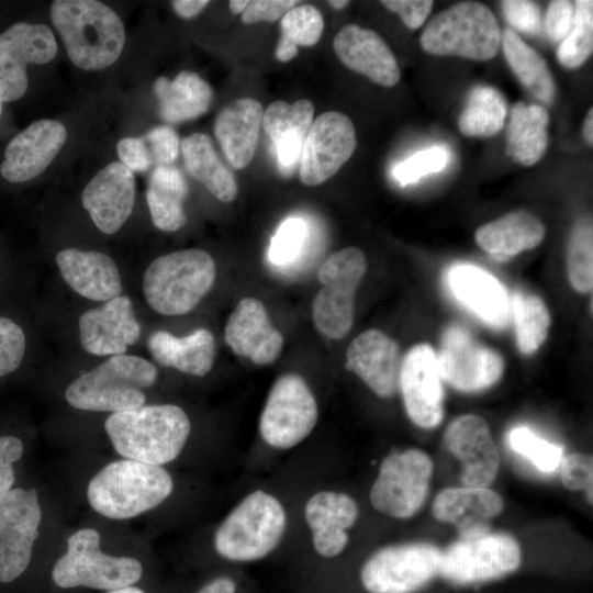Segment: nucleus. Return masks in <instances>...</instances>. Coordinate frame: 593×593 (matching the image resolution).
Instances as JSON below:
<instances>
[{"instance_id":"393cba45","label":"nucleus","mask_w":593,"mask_h":593,"mask_svg":"<svg viewBox=\"0 0 593 593\" xmlns=\"http://www.w3.org/2000/svg\"><path fill=\"white\" fill-rule=\"evenodd\" d=\"M359 517V506L348 494L320 491L304 506V518L317 555L334 558L346 548L351 528Z\"/></svg>"},{"instance_id":"6ab92c4d","label":"nucleus","mask_w":593,"mask_h":593,"mask_svg":"<svg viewBox=\"0 0 593 593\" xmlns=\"http://www.w3.org/2000/svg\"><path fill=\"white\" fill-rule=\"evenodd\" d=\"M444 443L462 465L463 485L488 488L495 480L500 454L482 417L467 414L455 418L445 432Z\"/></svg>"},{"instance_id":"423d86ee","label":"nucleus","mask_w":593,"mask_h":593,"mask_svg":"<svg viewBox=\"0 0 593 593\" xmlns=\"http://www.w3.org/2000/svg\"><path fill=\"white\" fill-rule=\"evenodd\" d=\"M287 529V513L272 494H247L223 519L214 534V548L224 559L250 562L270 555Z\"/></svg>"},{"instance_id":"7c9ffc66","label":"nucleus","mask_w":593,"mask_h":593,"mask_svg":"<svg viewBox=\"0 0 593 593\" xmlns=\"http://www.w3.org/2000/svg\"><path fill=\"white\" fill-rule=\"evenodd\" d=\"M313 118L314 105L306 99L291 104L277 100L264 111L262 126L275 144L278 161L283 169H292L300 163Z\"/></svg>"},{"instance_id":"bf43d9fd","label":"nucleus","mask_w":593,"mask_h":593,"mask_svg":"<svg viewBox=\"0 0 593 593\" xmlns=\"http://www.w3.org/2000/svg\"><path fill=\"white\" fill-rule=\"evenodd\" d=\"M236 582L230 577H217L205 585H203L197 593H236Z\"/></svg>"},{"instance_id":"680f3d73","label":"nucleus","mask_w":593,"mask_h":593,"mask_svg":"<svg viewBox=\"0 0 593 593\" xmlns=\"http://www.w3.org/2000/svg\"><path fill=\"white\" fill-rule=\"evenodd\" d=\"M248 4L247 0H232L228 2V8L232 13L238 14L243 13Z\"/></svg>"},{"instance_id":"c85d7f7f","label":"nucleus","mask_w":593,"mask_h":593,"mask_svg":"<svg viewBox=\"0 0 593 593\" xmlns=\"http://www.w3.org/2000/svg\"><path fill=\"white\" fill-rule=\"evenodd\" d=\"M56 264L66 283L86 299L107 302L121 295L119 268L103 253L67 248L56 255Z\"/></svg>"},{"instance_id":"1a4fd4ad","label":"nucleus","mask_w":593,"mask_h":593,"mask_svg":"<svg viewBox=\"0 0 593 593\" xmlns=\"http://www.w3.org/2000/svg\"><path fill=\"white\" fill-rule=\"evenodd\" d=\"M366 270V256L356 247L343 248L321 265L317 279L322 288L312 303V318L320 334L329 339H342L349 333L355 293Z\"/></svg>"},{"instance_id":"f257e3e1","label":"nucleus","mask_w":593,"mask_h":593,"mask_svg":"<svg viewBox=\"0 0 593 593\" xmlns=\"http://www.w3.org/2000/svg\"><path fill=\"white\" fill-rule=\"evenodd\" d=\"M104 428L116 452L125 459L161 466L180 455L191 424L181 407L155 404L112 413Z\"/></svg>"},{"instance_id":"f3484780","label":"nucleus","mask_w":593,"mask_h":593,"mask_svg":"<svg viewBox=\"0 0 593 593\" xmlns=\"http://www.w3.org/2000/svg\"><path fill=\"white\" fill-rule=\"evenodd\" d=\"M57 44L45 24L18 22L0 33V102L20 99L27 89L26 66L47 64Z\"/></svg>"},{"instance_id":"c9c22d12","label":"nucleus","mask_w":593,"mask_h":593,"mask_svg":"<svg viewBox=\"0 0 593 593\" xmlns=\"http://www.w3.org/2000/svg\"><path fill=\"white\" fill-rule=\"evenodd\" d=\"M180 149L188 174L217 200L230 203L236 198V180L221 161L209 135L191 134L181 142Z\"/></svg>"},{"instance_id":"0e129e2a","label":"nucleus","mask_w":593,"mask_h":593,"mask_svg":"<svg viewBox=\"0 0 593 593\" xmlns=\"http://www.w3.org/2000/svg\"><path fill=\"white\" fill-rule=\"evenodd\" d=\"M328 4L331 7H333L334 9H336V10H342V9H344L345 7H347L349 4V1H346V0H332V1H328Z\"/></svg>"},{"instance_id":"ddd939ff","label":"nucleus","mask_w":593,"mask_h":593,"mask_svg":"<svg viewBox=\"0 0 593 593\" xmlns=\"http://www.w3.org/2000/svg\"><path fill=\"white\" fill-rule=\"evenodd\" d=\"M440 557L429 542L389 545L366 560L360 581L369 593H415L438 575Z\"/></svg>"},{"instance_id":"864d4df0","label":"nucleus","mask_w":593,"mask_h":593,"mask_svg":"<svg viewBox=\"0 0 593 593\" xmlns=\"http://www.w3.org/2000/svg\"><path fill=\"white\" fill-rule=\"evenodd\" d=\"M23 455V443L12 435L0 436V500L12 490L13 462Z\"/></svg>"},{"instance_id":"603ef678","label":"nucleus","mask_w":593,"mask_h":593,"mask_svg":"<svg viewBox=\"0 0 593 593\" xmlns=\"http://www.w3.org/2000/svg\"><path fill=\"white\" fill-rule=\"evenodd\" d=\"M574 20V5L567 0L550 2L544 20V29L551 42L561 43L570 33Z\"/></svg>"},{"instance_id":"412c9836","label":"nucleus","mask_w":593,"mask_h":593,"mask_svg":"<svg viewBox=\"0 0 593 593\" xmlns=\"http://www.w3.org/2000/svg\"><path fill=\"white\" fill-rule=\"evenodd\" d=\"M401 363L396 342L376 328L360 333L346 350L345 368L383 399L393 396L399 390Z\"/></svg>"},{"instance_id":"37998d69","label":"nucleus","mask_w":593,"mask_h":593,"mask_svg":"<svg viewBox=\"0 0 593 593\" xmlns=\"http://www.w3.org/2000/svg\"><path fill=\"white\" fill-rule=\"evenodd\" d=\"M593 51V2L579 0L574 5L573 25L557 49L559 63L569 69L582 66Z\"/></svg>"},{"instance_id":"3c124183","label":"nucleus","mask_w":593,"mask_h":593,"mask_svg":"<svg viewBox=\"0 0 593 593\" xmlns=\"http://www.w3.org/2000/svg\"><path fill=\"white\" fill-rule=\"evenodd\" d=\"M145 142L153 163L168 166L176 160L179 154V136L170 126H157L148 132Z\"/></svg>"},{"instance_id":"20e7f679","label":"nucleus","mask_w":593,"mask_h":593,"mask_svg":"<svg viewBox=\"0 0 593 593\" xmlns=\"http://www.w3.org/2000/svg\"><path fill=\"white\" fill-rule=\"evenodd\" d=\"M157 378L155 365L139 356H111L74 380L65 399L70 406L83 411L131 410L144 405V390L155 384Z\"/></svg>"},{"instance_id":"0eeeda50","label":"nucleus","mask_w":593,"mask_h":593,"mask_svg":"<svg viewBox=\"0 0 593 593\" xmlns=\"http://www.w3.org/2000/svg\"><path fill=\"white\" fill-rule=\"evenodd\" d=\"M501 38L492 11L482 3L463 1L438 13L423 31L419 43L432 55L484 61L495 57Z\"/></svg>"},{"instance_id":"a19ab883","label":"nucleus","mask_w":593,"mask_h":593,"mask_svg":"<svg viewBox=\"0 0 593 593\" xmlns=\"http://www.w3.org/2000/svg\"><path fill=\"white\" fill-rule=\"evenodd\" d=\"M515 336L519 351L534 354L547 337L550 314L537 295L515 292L511 300Z\"/></svg>"},{"instance_id":"f03ea898","label":"nucleus","mask_w":593,"mask_h":593,"mask_svg":"<svg viewBox=\"0 0 593 593\" xmlns=\"http://www.w3.org/2000/svg\"><path fill=\"white\" fill-rule=\"evenodd\" d=\"M52 22L71 63L85 70H100L120 57L125 30L120 16L96 0H56Z\"/></svg>"},{"instance_id":"e2e57ef3","label":"nucleus","mask_w":593,"mask_h":593,"mask_svg":"<svg viewBox=\"0 0 593 593\" xmlns=\"http://www.w3.org/2000/svg\"><path fill=\"white\" fill-rule=\"evenodd\" d=\"M107 593H145V592L141 590L139 588L131 585V586H126L122 589L111 590V591H108Z\"/></svg>"},{"instance_id":"39448f33","label":"nucleus","mask_w":593,"mask_h":593,"mask_svg":"<svg viewBox=\"0 0 593 593\" xmlns=\"http://www.w3.org/2000/svg\"><path fill=\"white\" fill-rule=\"evenodd\" d=\"M215 277V261L208 251L177 250L149 264L143 277V293L155 312L166 316L183 315L212 289Z\"/></svg>"},{"instance_id":"8fccbe9b","label":"nucleus","mask_w":593,"mask_h":593,"mask_svg":"<svg viewBox=\"0 0 593 593\" xmlns=\"http://www.w3.org/2000/svg\"><path fill=\"white\" fill-rule=\"evenodd\" d=\"M506 21L517 31L536 35L541 31L539 7L533 1L506 0L501 2Z\"/></svg>"},{"instance_id":"473e14b6","label":"nucleus","mask_w":593,"mask_h":593,"mask_svg":"<svg viewBox=\"0 0 593 593\" xmlns=\"http://www.w3.org/2000/svg\"><path fill=\"white\" fill-rule=\"evenodd\" d=\"M541 221L525 210H517L479 227L477 244L499 261L535 248L545 237Z\"/></svg>"},{"instance_id":"f704fd0d","label":"nucleus","mask_w":593,"mask_h":593,"mask_svg":"<svg viewBox=\"0 0 593 593\" xmlns=\"http://www.w3.org/2000/svg\"><path fill=\"white\" fill-rule=\"evenodd\" d=\"M548 122L549 114L541 104H514L506 132L507 156L522 166L536 164L547 148Z\"/></svg>"},{"instance_id":"a878e982","label":"nucleus","mask_w":593,"mask_h":593,"mask_svg":"<svg viewBox=\"0 0 593 593\" xmlns=\"http://www.w3.org/2000/svg\"><path fill=\"white\" fill-rule=\"evenodd\" d=\"M333 47L347 68L372 82L383 87L399 82L401 74L395 56L377 32L356 24L345 25L336 34Z\"/></svg>"},{"instance_id":"2f4dec72","label":"nucleus","mask_w":593,"mask_h":593,"mask_svg":"<svg viewBox=\"0 0 593 593\" xmlns=\"http://www.w3.org/2000/svg\"><path fill=\"white\" fill-rule=\"evenodd\" d=\"M148 349L153 358L164 367L175 368L180 372L204 377L215 360V340L206 328L177 337L166 331H157L148 338Z\"/></svg>"},{"instance_id":"a18cd8bd","label":"nucleus","mask_w":593,"mask_h":593,"mask_svg":"<svg viewBox=\"0 0 593 593\" xmlns=\"http://www.w3.org/2000/svg\"><path fill=\"white\" fill-rule=\"evenodd\" d=\"M307 235L309 230L304 220L300 217L287 219L271 238L269 260L281 267L295 262L305 248Z\"/></svg>"},{"instance_id":"5701e85b","label":"nucleus","mask_w":593,"mask_h":593,"mask_svg":"<svg viewBox=\"0 0 593 593\" xmlns=\"http://www.w3.org/2000/svg\"><path fill=\"white\" fill-rule=\"evenodd\" d=\"M81 201L102 233H116L133 211L134 174L119 161L107 165L87 183Z\"/></svg>"},{"instance_id":"c756f323","label":"nucleus","mask_w":593,"mask_h":593,"mask_svg":"<svg viewBox=\"0 0 593 593\" xmlns=\"http://www.w3.org/2000/svg\"><path fill=\"white\" fill-rule=\"evenodd\" d=\"M262 116V105L253 98H239L217 114L214 134L225 157L235 169H243L251 161Z\"/></svg>"},{"instance_id":"9b49d317","label":"nucleus","mask_w":593,"mask_h":593,"mask_svg":"<svg viewBox=\"0 0 593 593\" xmlns=\"http://www.w3.org/2000/svg\"><path fill=\"white\" fill-rule=\"evenodd\" d=\"M433 468L432 458L421 449L388 455L370 489L372 507L393 518L414 516L427 499Z\"/></svg>"},{"instance_id":"4c0bfd02","label":"nucleus","mask_w":593,"mask_h":593,"mask_svg":"<svg viewBox=\"0 0 593 593\" xmlns=\"http://www.w3.org/2000/svg\"><path fill=\"white\" fill-rule=\"evenodd\" d=\"M501 44L505 59L521 83L537 100L550 104L555 82L545 58L511 29L502 33Z\"/></svg>"},{"instance_id":"ea45409f","label":"nucleus","mask_w":593,"mask_h":593,"mask_svg":"<svg viewBox=\"0 0 593 593\" xmlns=\"http://www.w3.org/2000/svg\"><path fill=\"white\" fill-rule=\"evenodd\" d=\"M324 20L313 5L300 4L289 10L280 21V37L276 47V58L286 63L299 52V46L315 45L323 33Z\"/></svg>"},{"instance_id":"bb28decb","label":"nucleus","mask_w":593,"mask_h":593,"mask_svg":"<svg viewBox=\"0 0 593 593\" xmlns=\"http://www.w3.org/2000/svg\"><path fill=\"white\" fill-rule=\"evenodd\" d=\"M503 500L485 486H456L440 491L432 505L433 515L452 524L459 537H472L491 532V519L503 511Z\"/></svg>"},{"instance_id":"f8f14e48","label":"nucleus","mask_w":593,"mask_h":593,"mask_svg":"<svg viewBox=\"0 0 593 593\" xmlns=\"http://www.w3.org/2000/svg\"><path fill=\"white\" fill-rule=\"evenodd\" d=\"M318 419L316 399L299 374L284 373L273 382L259 417V433L275 449H291L314 430Z\"/></svg>"},{"instance_id":"58836bf2","label":"nucleus","mask_w":593,"mask_h":593,"mask_svg":"<svg viewBox=\"0 0 593 593\" xmlns=\"http://www.w3.org/2000/svg\"><path fill=\"white\" fill-rule=\"evenodd\" d=\"M506 115L507 104L503 94L494 87L478 85L467 97L458 127L468 137H490L502 130Z\"/></svg>"},{"instance_id":"6e6552de","label":"nucleus","mask_w":593,"mask_h":593,"mask_svg":"<svg viewBox=\"0 0 593 593\" xmlns=\"http://www.w3.org/2000/svg\"><path fill=\"white\" fill-rule=\"evenodd\" d=\"M100 536L93 528H82L67 539L66 552L56 560L52 578L64 589L86 586L115 590L136 583L143 573L137 559L114 557L99 548Z\"/></svg>"},{"instance_id":"4be33fe9","label":"nucleus","mask_w":593,"mask_h":593,"mask_svg":"<svg viewBox=\"0 0 593 593\" xmlns=\"http://www.w3.org/2000/svg\"><path fill=\"white\" fill-rule=\"evenodd\" d=\"M224 338L234 354L260 366L272 363L284 344L264 303L253 296L237 303L225 325Z\"/></svg>"},{"instance_id":"6e6d98bb","label":"nucleus","mask_w":593,"mask_h":593,"mask_svg":"<svg viewBox=\"0 0 593 593\" xmlns=\"http://www.w3.org/2000/svg\"><path fill=\"white\" fill-rule=\"evenodd\" d=\"M118 155L132 172H141L153 164L147 144L142 137H125L118 143Z\"/></svg>"},{"instance_id":"aec40b11","label":"nucleus","mask_w":593,"mask_h":593,"mask_svg":"<svg viewBox=\"0 0 593 593\" xmlns=\"http://www.w3.org/2000/svg\"><path fill=\"white\" fill-rule=\"evenodd\" d=\"M141 326L131 300L119 295L101 306L83 312L79 318L82 348L96 356L124 355L137 342Z\"/></svg>"},{"instance_id":"c03bdc74","label":"nucleus","mask_w":593,"mask_h":593,"mask_svg":"<svg viewBox=\"0 0 593 593\" xmlns=\"http://www.w3.org/2000/svg\"><path fill=\"white\" fill-rule=\"evenodd\" d=\"M508 444L517 454L528 458L542 472L555 471L561 462L563 448L550 443L526 426H517L508 433Z\"/></svg>"},{"instance_id":"dca6fc26","label":"nucleus","mask_w":593,"mask_h":593,"mask_svg":"<svg viewBox=\"0 0 593 593\" xmlns=\"http://www.w3.org/2000/svg\"><path fill=\"white\" fill-rule=\"evenodd\" d=\"M351 120L338 111L318 115L312 123L300 158V179L306 186H318L333 177L356 148Z\"/></svg>"},{"instance_id":"49530a36","label":"nucleus","mask_w":593,"mask_h":593,"mask_svg":"<svg viewBox=\"0 0 593 593\" xmlns=\"http://www.w3.org/2000/svg\"><path fill=\"white\" fill-rule=\"evenodd\" d=\"M449 159L446 148L435 146L418 152L394 166L392 175L401 184L416 182L422 177L443 170Z\"/></svg>"},{"instance_id":"13d9d810","label":"nucleus","mask_w":593,"mask_h":593,"mask_svg":"<svg viewBox=\"0 0 593 593\" xmlns=\"http://www.w3.org/2000/svg\"><path fill=\"white\" fill-rule=\"evenodd\" d=\"M176 13L183 19L197 16L208 4V0H175L171 2Z\"/></svg>"},{"instance_id":"cd10ccee","label":"nucleus","mask_w":593,"mask_h":593,"mask_svg":"<svg viewBox=\"0 0 593 593\" xmlns=\"http://www.w3.org/2000/svg\"><path fill=\"white\" fill-rule=\"evenodd\" d=\"M454 296L485 324L501 328L510 318L511 301L501 282L477 266L459 264L447 271Z\"/></svg>"},{"instance_id":"72a5a7b5","label":"nucleus","mask_w":593,"mask_h":593,"mask_svg":"<svg viewBox=\"0 0 593 593\" xmlns=\"http://www.w3.org/2000/svg\"><path fill=\"white\" fill-rule=\"evenodd\" d=\"M160 116L169 123H181L204 114L212 102L211 86L193 71L183 70L170 81L159 77L154 85Z\"/></svg>"},{"instance_id":"09e8293b","label":"nucleus","mask_w":593,"mask_h":593,"mask_svg":"<svg viewBox=\"0 0 593 593\" xmlns=\"http://www.w3.org/2000/svg\"><path fill=\"white\" fill-rule=\"evenodd\" d=\"M560 466L562 484L571 491L583 490L589 503L592 504V456L582 452H573L562 457Z\"/></svg>"},{"instance_id":"4d7b16f0","label":"nucleus","mask_w":593,"mask_h":593,"mask_svg":"<svg viewBox=\"0 0 593 593\" xmlns=\"http://www.w3.org/2000/svg\"><path fill=\"white\" fill-rule=\"evenodd\" d=\"M381 3L400 15L404 24L411 30L422 26L434 4L430 0H384Z\"/></svg>"},{"instance_id":"2eb2a0df","label":"nucleus","mask_w":593,"mask_h":593,"mask_svg":"<svg viewBox=\"0 0 593 593\" xmlns=\"http://www.w3.org/2000/svg\"><path fill=\"white\" fill-rule=\"evenodd\" d=\"M41 521L35 489H12L0 500V582H12L27 568Z\"/></svg>"},{"instance_id":"69168bd1","label":"nucleus","mask_w":593,"mask_h":593,"mask_svg":"<svg viewBox=\"0 0 593 593\" xmlns=\"http://www.w3.org/2000/svg\"><path fill=\"white\" fill-rule=\"evenodd\" d=\"M0 114H1V102H0Z\"/></svg>"},{"instance_id":"b1692460","label":"nucleus","mask_w":593,"mask_h":593,"mask_svg":"<svg viewBox=\"0 0 593 593\" xmlns=\"http://www.w3.org/2000/svg\"><path fill=\"white\" fill-rule=\"evenodd\" d=\"M67 139L66 127L55 120H38L8 144L0 166L10 182H24L42 174Z\"/></svg>"},{"instance_id":"9d476101","label":"nucleus","mask_w":593,"mask_h":593,"mask_svg":"<svg viewBox=\"0 0 593 593\" xmlns=\"http://www.w3.org/2000/svg\"><path fill=\"white\" fill-rule=\"evenodd\" d=\"M518 541L507 533L459 537L441 550L439 572L456 585L478 584L507 575L521 566Z\"/></svg>"},{"instance_id":"79ce46f5","label":"nucleus","mask_w":593,"mask_h":593,"mask_svg":"<svg viewBox=\"0 0 593 593\" xmlns=\"http://www.w3.org/2000/svg\"><path fill=\"white\" fill-rule=\"evenodd\" d=\"M567 271L574 290L588 293L593 287V230L588 217L573 225L567 250Z\"/></svg>"},{"instance_id":"e433bc0d","label":"nucleus","mask_w":593,"mask_h":593,"mask_svg":"<svg viewBox=\"0 0 593 593\" xmlns=\"http://www.w3.org/2000/svg\"><path fill=\"white\" fill-rule=\"evenodd\" d=\"M188 186L181 171L172 166H158L152 172L146 201L154 225L164 232H175L186 222L183 201Z\"/></svg>"},{"instance_id":"4468645a","label":"nucleus","mask_w":593,"mask_h":593,"mask_svg":"<svg viewBox=\"0 0 593 593\" xmlns=\"http://www.w3.org/2000/svg\"><path fill=\"white\" fill-rule=\"evenodd\" d=\"M436 357L441 380L461 392H478L492 387L504 369L499 353L479 343L460 326H450L443 333Z\"/></svg>"},{"instance_id":"052dcab7","label":"nucleus","mask_w":593,"mask_h":593,"mask_svg":"<svg viewBox=\"0 0 593 593\" xmlns=\"http://www.w3.org/2000/svg\"><path fill=\"white\" fill-rule=\"evenodd\" d=\"M583 135L586 143L592 146L593 144V110L590 109L584 123H583Z\"/></svg>"},{"instance_id":"a211bd4d","label":"nucleus","mask_w":593,"mask_h":593,"mask_svg":"<svg viewBox=\"0 0 593 593\" xmlns=\"http://www.w3.org/2000/svg\"><path fill=\"white\" fill-rule=\"evenodd\" d=\"M399 389L411 421L423 428L438 426L444 416V389L434 349L413 346L402 359Z\"/></svg>"},{"instance_id":"5fc2aeb1","label":"nucleus","mask_w":593,"mask_h":593,"mask_svg":"<svg viewBox=\"0 0 593 593\" xmlns=\"http://www.w3.org/2000/svg\"><path fill=\"white\" fill-rule=\"evenodd\" d=\"M295 0H253L242 13V21L253 24L259 21L275 22L295 7Z\"/></svg>"},{"instance_id":"7ed1b4c3","label":"nucleus","mask_w":593,"mask_h":593,"mask_svg":"<svg viewBox=\"0 0 593 593\" xmlns=\"http://www.w3.org/2000/svg\"><path fill=\"white\" fill-rule=\"evenodd\" d=\"M172 489V478L161 466L122 459L108 463L90 480L87 497L100 515L125 519L156 507Z\"/></svg>"},{"instance_id":"de8ad7c7","label":"nucleus","mask_w":593,"mask_h":593,"mask_svg":"<svg viewBox=\"0 0 593 593\" xmlns=\"http://www.w3.org/2000/svg\"><path fill=\"white\" fill-rule=\"evenodd\" d=\"M24 353L23 329L14 321L0 316V378L20 367Z\"/></svg>"}]
</instances>
